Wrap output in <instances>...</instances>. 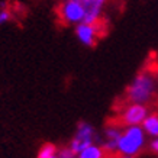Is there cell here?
<instances>
[{"label":"cell","instance_id":"2e32d148","mask_svg":"<svg viewBox=\"0 0 158 158\" xmlns=\"http://www.w3.org/2000/svg\"><path fill=\"white\" fill-rule=\"evenodd\" d=\"M109 158H112V157H109Z\"/></svg>","mask_w":158,"mask_h":158},{"label":"cell","instance_id":"7c38bea8","mask_svg":"<svg viewBox=\"0 0 158 158\" xmlns=\"http://www.w3.org/2000/svg\"><path fill=\"white\" fill-rule=\"evenodd\" d=\"M12 20V10L7 7H0V25H5Z\"/></svg>","mask_w":158,"mask_h":158},{"label":"cell","instance_id":"7a4b0ae2","mask_svg":"<svg viewBox=\"0 0 158 158\" xmlns=\"http://www.w3.org/2000/svg\"><path fill=\"white\" fill-rule=\"evenodd\" d=\"M145 145V131L141 126H128L119 139L118 151L122 155H136Z\"/></svg>","mask_w":158,"mask_h":158},{"label":"cell","instance_id":"9a60e30c","mask_svg":"<svg viewBox=\"0 0 158 158\" xmlns=\"http://www.w3.org/2000/svg\"><path fill=\"white\" fill-rule=\"evenodd\" d=\"M119 158H134V157H131V155H122V157H119Z\"/></svg>","mask_w":158,"mask_h":158},{"label":"cell","instance_id":"4fadbf2b","mask_svg":"<svg viewBox=\"0 0 158 158\" xmlns=\"http://www.w3.org/2000/svg\"><path fill=\"white\" fill-rule=\"evenodd\" d=\"M58 157H60V158H77L76 154L73 152V149L70 148V147H68V148L61 149V151L58 152Z\"/></svg>","mask_w":158,"mask_h":158},{"label":"cell","instance_id":"ba28073f","mask_svg":"<svg viewBox=\"0 0 158 158\" xmlns=\"http://www.w3.org/2000/svg\"><path fill=\"white\" fill-rule=\"evenodd\" d=\"M123 134V131L120 129V126L118 125H110L105 131V142L102 148L105 149V152H113L118 149L119 145V139Z\"/></svg>","mask_w":158,"mask_h":158},{"label":"cell","instance_id":"5bb4252c","mask_svg":"<svg viewBox=\"0 0 158 158\" xmlns=\"http://www.w3.org/2000/svg\"><path fill=\"white\" fill-rule=\"evenodd\" d=\"M151 149H152L154 152L158 154V138H155L152 142H151Z\"/></svg>","mask_w":158,"mask_h":158},{"label":"cell","instance_id":"30bf717a","mask_svg":"<svg viewBox=\"0 0 158 158\" xmlns=\"http://www.w3.org/2000/svg\"><path fill=\"white\" fill-rule=\"evenodd\" d=\"M77 158H105V149L97 145H90L77 155Z\"/></svg>","mask_w":158,"mask_h":158},{"label":"cell","instance_id":"3957f363","mask_svg":"<svg viewBox=\"0 0 158 158\" xmlns=\"http://www.w3.org/2000/svg\"><path fill=\"white\" fill-rule=\"evenodd\" d=\"M57 16L64 25H80L84 22L86 9L83 0H62L57 7Z\"/></svg>","mask_w":158,"mask_h":158},{"label":"cell","instance_id":"6da1fadb","mask_svg":"<svg viewBox=\"0 0 158 158\" xmlns=\"http://www.w3.org/2000/svg\"><path fill=\"white\" fill-rule=\"evenodd\" d=\"M155 93V78L149 71H142L134 78L126 90V97L131 103L145 105Z\"/></svg>","mask_w":158,"mask_h":158},{"label":"cell","instance_id":"52a82bcc","mask_svg":"<svg viewBox=\"0 0 158 158\" xmlns=\"http://www.w3.org/2000/svg\"><path fill=\"white\" fill-rule=\"evenodd\" d=\"M86 9V23H99L102 18V12L107 0H83Z\"/></svg>","mask_w":158,"mask_h":158},{"label":"cell","instance_id":"8fae6325","mask_svg":"<svg viewBox=\"0 0 158 158\" xmlns=\"http://www.w3.org/2000/svg\"><path fill=\"white\" fill-rule=\"evenodd\" d=\"M38 158H60L57 154V147L54 144H45L39 149Z\"/></svg>","mask_w":158,"mask_h":158},{"label":"cell","instance_id":"9c48e42d","mask_svg":"<svg viewBox=\"0 0 158 158\" xmlns=\"http://www.w3.org/2000/svg\"><path fill=\"white\" fill-rule=\"evenodd\" d=\"M142 129L151 136L158 138V115H155V113L148 115V118L142 123Z\"/></svg>","mask_w":158,"mask_h":158},{"label":"cell","instance_id":"8992f818","mask_svg":"<svg viewBox=\"0 0 158 158\" xmlns=\"http://www.w3.org/2000/svg\"><path fill=\"white\" fill-rule=\"evenodd\" d=\"M102 22L99 23H83L76 26V36L77 39L86 45V47H93L97 42V39L102 36Z\"/></svg>","mask_w":158,"mask_h":158},{"label":"cell","instance_id":"277c9868","mask_svg":"<svg viewBox=\"0 0 158 158\" xmlns=\"http://www.w3.org/2000/svg\"><path fill=\"white\" fill-rule=\"evenodd\" d=\"M93 141H94V129L93 126L86 122H80L78 126H77L76 135L73 141L70 142V148L73 149V152L78 155L83 149H86L87 147L93 145Z\"/></svg>","mask_w":158,"mask_h":158},{"label":"cell","instance_id":"5b68a950","mask_svg":"<svg viewBox=\"0 0 158 158\" xmlns=\"http://www.w3.org/2000/svg\"><path fill=\"white\" fill-rule=\"evenodd\" d=\"M149 112L145 105L131 103L122 110L120 113V122L126 126H139L144 123V120L148 118Z\"/></svg>","mask_w":158,"mask_h":158}]
</instances>
